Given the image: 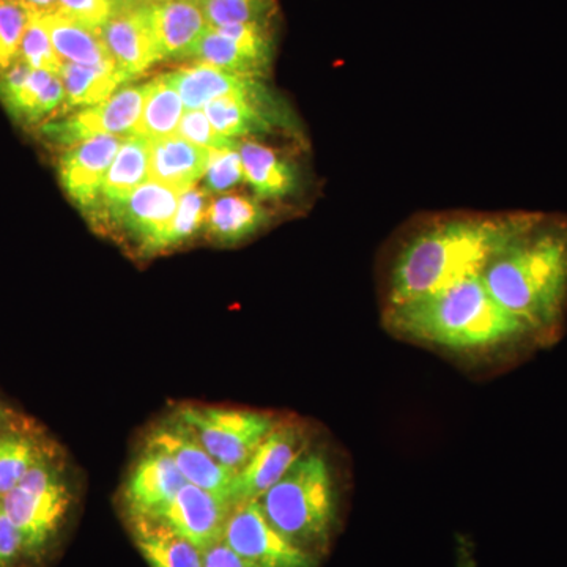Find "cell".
<instances>
[{"mask_svg":"<svg viewBox=\"0 0 567 567\" xmlns=\"http://www.w3.org/2000/svg\"><path fill=\"white\" fill-rule=\"evenodd\" d=\"M102 35L112 61L130 80L163 61L148 6L115 10Z\"/></svg>","mask_w":567,"mask_h":567,"instance_id":"obj_12","label":"cell"},{"mask_svg":"<svg viewBox=\"0 0 567 567\" xmlns=\"http://www.w3.org/2000/svg\"><path fill=\"white\" fill-rule=\"evenodd\" d=\"M175 136L192 142L197 147L207 148V151L237 148L240 144V141L229 140L216 132L204 110L185 111Z\"/></svg>","mask_w":567,"mask_h":567,"instance_id":"obj_34","label":"cell"},{"mask_svg":"<svg viewBox=\"0 0 567 567\" xmlns=\"http://www.w3.org/2000/svg\"><path fill=\"white\" fill-rule=\"evenodd\" d=\"M178 199L181 193L148 178L110 213L145 249L162 251V241L177 212Z\"/></svg>","mask_w":567,"mask_h":567,"instance_id":"obj_13","label":"cell"},{"mask_svg":"<svg viewBox=\"0 0 567 567\" xmlns=\"http://www.w3.org/2000/svg\"><path fill=\"white\" fill-rule=\"evenodd\" d=\"M543 216L539 212L453 215L416 230L395 254L388 308L477 278Z\"/></svg>","mask_w":567,"mask_h":567,"instance_id":"obj_1","label":"cell"},{"mask_svg":"<svg viewBox=\"0 0 567 567\" xmlns=\"http://www.w3.org/2000/svg\"><path fill=\"white\" fill-rule=\"evenodd\" d=\"M245 181L262 199H281L297 188V173L292 164L279 156L274 148L256 141L238 144Z\"/></svg>","mask_w":567,"mask_h":567,"instance_id":"obj_23","label":"cell"},{"mask_svg":"<svg viewBox=\"0 0 567 567\" xmlns=\"http://www.w3.org/2000/svg\"><path fill=\"white\" fill-rule=\"evenodd\" d=\"M136 547L151 567H204V551L155 517H130Z\"/></svg>","mask_w":567,"mask_h":567,"instance_id":"obj_21","label":"cell"},{"mask_svg":"<svg viewBox=\"0 0 567 567\" xmlns=\"http://www.w3.org/2000/svg\"><path fill=\"white\" fill-rule=\"evenodd\" d=\"M151 7L153 29L162 59H189L208 29L197 0H167Z\"/></svg>","mask_w":567,"mask_h":567,"instance_id":"obj_20","label":"cell"},{"mask_svg":"<svg viewBox=\"0 0 567 567\" xmlns=\"http://www.w3.org/2000/svg\"><path fill=\"white\" fill-rule=\"evenodd\" d=\"M61 74L69 107H92L110 100L122 84L130 81L117 66H87L62 63Z\"/></svg>","mask_w":567,"mask_h":567,"instance_id":"obj_26","label":"cell"},{"mask_svg":"<svg viewBox=\"0 0 567 567\" xmlns=\"http://www.w3.org/2000/svg\"><path fill=\"white\" fill-rule=\"evenodd\" d=\"M145 95L147 84L118 89L106 102L78 112L66 121L51 123L44 128V133L50 140L71 147L102 134L133 136L144 110Z\"/></svg>","mask_w":567,"mask_h":567,"instance_id":"obj_9","label":"cell"},{"mask_svg":"<svg viewBox=\"0 0 567 567\" xmlns=\"http://www.w3.org/2000/svg\"><path fill=\"white\" fill-rule=\"evenodd\" d=\"M204 567H256L227 546L224 540L204 550Z\"/></svg>","mask_w":567,"mask_h":567,"instance_id":"obj_38","label":"cell"},{"mask_svg":"<svg viewBox=\"0 0 567 567\" xmlns=\"http://www.w3.org/2000/svg\"><path fill=\"white\" fill-rule=\"evenodd\" d=\"M234 506L221 496L188 483L155 518L204 551L223 539Z\"/></svg>","mask_w":567,"mask_h":567,"instance_id":"obj_11","label":"cell"},{"mask_svg":"<svg viewBox=\"0 0 567 567\" xmlns=\"http://www.w3.org/2000/svg\"><path fill=\"white\" fill-rule=\"evenodd\" d=\"M189 59H196L197 63H207V65L216 66L227 73L240 74V76L259 78L260 80L267 73L262 65L248 58L233 40L227 39L210 25L197 41Z\"/></svg>","mask_w":567,"mask_h":567,"instance_id":"obj_28","label":"cell"},{"mask_svg":"<svg viewBox=\"0 0 567 567\" xmlns=\"http://www.w3.org/2000/svg\"><path fill=\"white\" fill-rule=\"evenodd\" d=\"M207 210V193L204 189L194 186L182 193L173 223L164 235L162 249L174 248L189 240L204 226Z\"/></svg>","mask_w":567,"mask_h":567,"instance_id":"obj_31","label":"cell"},{"mask_svg":"<svg viewBox=\"0 0 567 567\" xmlns=\"http://www.w3.org/2000/svg\"><path fill=\"white\" fill-rule=\"evenodd\" d=\"M147 446L158 447L173 458L183 477L193 486L233 503L235 472L216 462L177 417L156 427Z\"/></svg>","mask_w":567,"mask_h":567,"instance_id":"obj_10","label":"cell"},{"mask_svg":"<svg viewBox=\"0 0 567 567\" xmlns=\"http://www.w3.org/2000/svg\"><path fill=\"white\" fill-rule=\"evenodd\" d=\"M0 99L14 117L33 123L65 103V89L61 74L32 70L18 58L0 74Z\"/></svg>","mask_w":567,"mask_h":567,"instance_id":"obj_14","label":"cell"},{"mask_svg":"<svg viewBox=\"0 0 567 567\" xmlns=\"http://www.w3.org/2000/svg\"><path fill=\"white\" fill-rule=\"evenodd\" d=\"M32 13L47 14L55 13L58 11V0H21Z\"/></svg>","mask_w":567,"mask_h":567,"instance_id":"obj_39","label":"cell"},{"mask_svg":"<svg viewBox=\"0 0 567 567\" xmlns=\"http://www.w3.org/2000/svg\"><path fill=\"white\" fill-rule=\"evenodd\" d=\"M308 451L303 425L278 423L265 436L244 468L235 473L233 503L249 502L262 496Z\"/></svg>","mask_w":567,"mask_h":567,"instance_id":"obj_8","label":"cell"},{"mask_svg":"<svg viewBox=\"0 0 567 567\" xmlns=\"http://www.w3.org/2000/svg\"><path fill=\"white\" fill-rule=\"evenodd\" d=\"M210 28L268 22L275 10L274 0H197Z\"/></svg>","mask_w":567,"mask_h":567,"instance_id":"obj_30","label":"cell"},{"mask_svg":"<svg viewBox=\"0 0 567 567\" xmlns=\"http://www.w3.org/2000/svg\"><path fill=\"white\" fill-rule=\"evenodd\" d=\"M481 279L507 312L546 341L567 308V219L543 213L488 265Z\"/></svg>","mask_w":567,"mask_h":567,"instance_id":"obj_2","label":"cell"},{"mask_svg":"<svg viewBox=\"0 0 567 567\" xmlns=\"http://www.w3.org/2000/svg\"><path fill=\"white\" fill-rule=\"evenodd\" d=\"M47 454L24 435L0 436V498L13 491Z\"/></svg>","mask_w":567,"mask_h":567,"instance_id":"obj_29","label":"cell"},{"mask_svg":"<svg viewBox=\"0 0 567 567\" xmlns=\"http://www.w3.org/2000/svg\"><path fill=\"white\" fill-rule=\"evenodd\" d=\"M0 503L20 532L24 554L35 555L61 528L71 495L58 470L44 457L13 491L0 498Z\"/></svg>","mask_w":567,"mask_h":567,"instance_id":"obj_5","label":"cell"},{"mask_svg":"<svg viewBox=\"0 0 567 567\" xmlns=\"http://www.w3.org/2000/svg\"><path fill=\"white\" fill-rule=\"evenodd\" d=\"M115 10V0H58V11L92 29H102Z\"/></svg>","mask_w":567,"mask_h":567,"instance_id":"obj_36","label":"cell"},{"mask_svg":"<svg viewBox=\"0 0 567 567\" xmlns=\"http://www.w3.org/2000/svg\"><path fill=\"white\" fill-rule=\"evenodd\" d=\"M216 462L237 473L265 436L279 423L274 416L249 410L183 405L175 415Z\"/></svg>","mask_w":567,"mask_h":567,"instance_id":"obj_6","label":"cell"},{"mask_svg":"<svg viewBox=\"0 0 567 567\" xmlns=\"http://www.w3.org/2000/svg\"><path fill=\"white\" fill-rule=\"evenodd\" d=\"M123 141L125 137L102 134L73 145L63 155L61 162L63 188L81 207H99L104 178L115 155L121 151Z\"/></svg>","mask_w":567,"mask_h":567,"instance_id":"obj_16","label":"cell"},{"mask_svg":"<svg viewBox=\"0 0 567 567\" xmlns=\"http://www.w3.org/2000/svg\"><path fill=\"white\" fill-rule=\"evenodd\" d=\"M216 132L229 140L270 132L279 123V110L270 92L257 95H227L204 107Z\"/></svg>","mask_w":567,"mask_h":567,"instance_id":"obj_17","label":"cell"},{"mask_svg":"<svg viewBox=\"0 0 567 567\" xmlns=\"http://www.w3.org/2000/svg\"><path fill=\"white\" fill-rule=\"evenodd\" d=\"M186 484L173 458L158 447L147 446L126 483L128 517H155Z\"/></svg>","mask_w":567,"mask_h":567,"instance_id":"obj_15","label":"cell"},{"mask_svg":"<svg viewBox=\"0 0 567 567\" xmlns=\"http://www.w3.org/2000/svg\"><path fill=\"white\" fill-rule=\"evenodd\" d=\"M148 164L151 141L137 134L125 137L104 178L100 204H103L107 212L122 204L137 186L148 181Z\"/></svg>","mask_w":567,"mask_h":567,"instance_id":"obj_25","label":"cell"},{"mask_svg":"<svg viewBox=\"0 0 567 567\" xmlns=\"http://www.w3.org/2000/svg\"><path fill=\"white\" fill-rule=\"evenodd\" d=\"M24 554L20 532L0 503V567H11Z\"/></svg>","mask_w":567,"mask_h":567,"instance_id":"obj_37","label":"cell"},{"mask_svg":"<svg viewBox=\"0 0 567 567\" xmlns=\"http://www.w3.org/2000/svg\"><path fill=\"white\" fill-rule=\"evenodd\" d=\"M268 212L257 200L229 194L208 205L205 226L216 241L233 245L262 229L268 223Z\"/></svg>","mask_w":567,"mask_h":567,"instance_id":"obj_24","label":"cell"},{"mask_svg":"<svg viewBox=\"0 0 567 567\" xmlns=\"http://www.w3.org/2000/svg\"><path fill=\"white\" fill-rule=\"evenodd\" d=\"M185 114L181 93L169 73L147 82L144 110L134 134L148 141L174 136Z\"/></svg>","mask_w":567,"mask_h":567,"instance_id":"obj_27","label":"cell"},{"mask_svg":"<svg viewBox=\"0 0 567 567\" xmlns=\"http://www.w3.org/2000/svg\"><path fill=\"white\" fill-rule=\"evenodd\" d=\"M163 2H167V0H115V7L117 9H123V7H147Z\"/></svg>","mask_w":567,"mask_h":567,"instance_id":"obj_40","label":"cell"},{"mask_svg":"<svg viewBox=\"0 0 567 567\" xmlns=\"http://www.w3.org/2000/svg\"><path fill=\"white\" fill-rule=\"evenodd\" d=\"M186 111L204 110L213 100L227 95H257L267 91L259 78L240 76L197 63L169 73Z\"/></svg>","mask_w":567,"mask_h":567,"instance_id":"obj_18","label":"cell"},{"mask_svg":"<svg viewBox=\"0 0 567 567\" xmlns=\"http://www.w3.org/2000/svg\"><path fill=\"white\" fill-rule=\"evenodd\" d=\"M385 322L401 338L454 352H486L536 341L517 317L496 303L481 276L391 306L386 308Z\"/></svg>","mask_w":567,"mask_h":567,"instance_id":"obj_3","label":"cell"},{"mask_svg":"<svg viewBox=\"0 0 567 567\" xmlns=\"http://www.w3.org/2000/svg\"><path fill=\"white\" fill-rule=\"evenodd\" d=\"M210 153L212 151L197 147L175 134L151 141L148 178L163 183L177 193L188 192L207 174Z\"/></svg>","mask_w":567,"mask_h":567,"instance_id":"obj_19","label":"cell"},{"mask_svg":"<svg viewBox=\"0 0 567 567\" xmlns=\"http://www.w3.org/2000/svg\"><path fill=\"white\" fill-rule=\"evenodd\" d=\"M6 410L2 409V405H0V424L3 423V420H6Z\"/></svg>","mask_w":567,"mask_h":567,"instance_id":"obj_41","label":"cell"},{"mask_svg":"<svg viewBox=\"0 0 567 567\" xmlns=\"http://www.w3.org/2000/svg\"><path fill=\"white\" fill-rule=\"evenodd\" d=\"M223 540L256 567H316V557L278 532L257 499L234 506Z\"/></svg>","mask_w":567,"mask_h":567,"instance_id":"obj_7","label":"cell"},{"mask_svg":"<svg viewBox=\"0 0 567 567\" xmlns=\"http://www.w3.org/2000/svg\"><path fill=\"white\" fill-rule=\"evenodd\" d=\"M207 188L212 192H227L238 183L245 181L244 164H241L240 152L237 148H224V151H212L210 164H208Z\"/></svg>","mask_w":567,"mask_h":567,"instance_id":"obj_35","label":"cell"},{"mask_svg":"<svg viewBox=\"0 0 567 567\" xmlns=\"http://www.w3.org/2000/svg\"><path fill=\"white\" fill-rule=\"evenodd\" d=\"M20 59L32 70L61 71V59L55 54L50 29L43 14L32 13L20 48Z\"/></svg>","mask_w":567,"mask_h":567,"instance_id":"obj_33","label":"cell"},{"mask_svg":"<svg viewBox=\"0 0 567 567\" xmlns=\"http://www.w3.org/2000/svg\"><path fill=\"white\" fill-rule=\"evenodd\" d=\"M32 11L21 0H0V74L20 58L22 37Z\"/></svg>","mask_w":567,"mask_h":567,"instance_id":"obj_32","label":"cell"},{"mask_svg":"<svg viewBox=\"0 0 567 567\" xmlns=\"http://www.w3.org/2000/svg\"><path fill=\"white\" fill-rule=\"evenodd\" d=\"M257 502L271 525L295 546L312 557L324 551L336 522V494L322 454L306 451Z\"/></svg>","mask_w":567,"mask_h":567,"instance_id":"obj_4","label":"cell"},{"mask_svg":"<svg viewBox=\"0 0 567 567\" xmlns=\"http://www.w3.org/2000/svg\"><path fill=\"white\" fill-rule=\"evenodd\" d=\"M44 20L50 29L55 54L62 63L87 66L115 65L104 43L102 29L89 28L61 11L47 14Z\"/></svg>","mask_w":567,"mask_h":567,"instance_id":"obj_22","label":"cell"}]
</instances>
